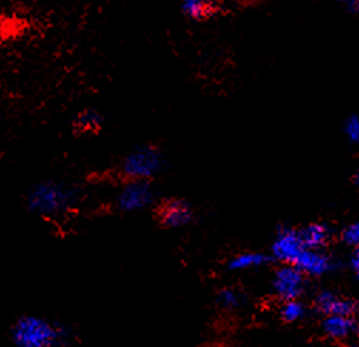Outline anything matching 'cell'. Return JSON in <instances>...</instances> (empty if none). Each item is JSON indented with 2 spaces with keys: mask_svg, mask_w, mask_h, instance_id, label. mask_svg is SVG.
I'll return each instance as SVG.
<instances>
[{
  "mask_svg": "<svg viewBox=\"0 0 359 347\" xmlns=\"http://www.w3.org/2000/svg\"><path fill=\"white\" fill-rule=\"evenodd\" d=\"M165 158L158 147L144 144L133 148L121 162V172L126 180L151 181L163 171Z\"/></svg>",
  "mask_w": 359,
  "mask_h": 347,
  "instance_id": "obj_3",
  "label": "cell"
},
{
  "mask_svg": "<svg viewBox=\"0 0 359 347\" xmlns=\"http://www.w3.org/2000/svg\"><path fill=\"white\" fill-rule=\"evenodd\" d=\"M77 199V191L56 181H43L30 188L26 197L29 209L41 216H55L69 211Z\"/></svg>",
  "mask_w": 359,
  "mask_h": 347,
  "instance_id": "obj_1",
  "label": "cell"
},
{
  "mask_svg": "<svg viewBox=\"0 0 359 347\" xmlns=\"http://www.w3.org/2000/svg\"><path fill=\"white\" fill-rule=\"evenodd\" d=\"M299 239L306 249L327 250L335 239L334 228L327 222H311L298 228Z\"/></svg>",
  "mask_w": 359,
  "mask_h": 347,
  "instance_id": "obj_10",
  "label": "cell"
},
{
  "mask_svg": "<svg viewBox=\"0 0 359 347\" xmlns=\"http://www.w3.org/2000/svg\"><path fill=\"white\" fill-rule=\"evenodd\" d=\"M313 308L325 316L356 318L358 302L352 297L342 296L331 289H323L313 296Z\"/></svg>",
  "mask_w": 359,
  "mask_h": 347,
  "instance_id": "obj_9",
  "label": "cell"
},
{
  "mask_svg": "<svg viewBox=\"0 0 359 347\" xmlns=\"http://www.w3.org/2000/svg\"><path fill=\"white\" fill-rule=\"evenodd\" d=\"M12 336L19 347H56L63 343L66 332L44 318L23 316L15 323Z\"/></svg>",
  "mask_w": 359,
  "mask_h": 347,
  "instance_id": "obj_2",
  "label": "cell"
},
{
  "mask_svg": "<svg viewBox=\"0 0 359 347\" xmlns=\"http://www.w3.org/2000/svg\"><path fill=\"white\" fill-rule=\"evenodd\" d=\"M323 332L335 341H346L358 333L356 318L348 316H325L321 322Z\"/></svg>",
  "mask_w": 359,
  "mask_h": 347,
  "instance_id": "obj_11",
  "label": "cell"
},
{
  "mask_svg": "<svg viewBox=\"0 0 359 347\" xmlns=\"http://www.w3.org/2000/svg\"><path fill=\"white\" fill-rule=\"evenodd\" d=\"M346 267L352 272V275L355 278H358V275H359V248L349 250V256L346 259Z\"/></svg>",
  "mask_w": 359,
  "mask_h": 347,
  "instance_id": "obj_19",
  "label": "cell"
},
{
  "mask_svg": "<svg viewBox=\"0 0 359 347\" xmlns=\"http://www.w3.org/2000/svg\"><path fill=\"white\" fill-rule=\"evenodd\" d=\"M273 262L271 257L265 252H257V250H248L234 255L227 260V269L231 272H244V271H252L257 268H262Z\"/></svg>",
  "mask_w": 359,
  "mask_h": 347,
  "instance_id": "obj_12",
  "label": "cell"
},
{
  "mask_svg": "<svg viewBox=\"0 0 359 347\" xmlns=\"http://www.w3.org/2000/svg\"><path fill=\"white\" fill-rule=\"evenodd\" d=\"M339 241L349 250L358 249L359 248V222L352 221V222L346 224L342 228V231L339 232Z\"/></svg>",
  "mask_w": 359,
  "mask_h": 347,
  "instance_id": "obj_17",
  "label": "cell"
},
{
  "mask_svg": "<svg viewBox=\"0 0 359 347\" xmlns=\"http://www.w3.org/2000/svg\"><path fill=\"white\" fill-rule=\"evenodd\" d=\"M244 302H245V295L237 288L227 286V288H221L217 292V303L219 305V308L226 311L240 309L244 305Z\"/></svg>",
  "mask_w": 359,
  "mask_h": 347,
  "instance_id": "obj_15",
  "label": "cell"
},
{
  "mask_svg": "<svg viewBox=\"0 0 359 347\" xmlns=\"http://www.w3.org/2000/svg\"><path fill=\"white\" fill-rule=\"evenodd\" d=\"M304 249V245L298 235V228L290 225H281L269 246V257L278 265H291L298 253Z\"/></svg>",
  "mask_w": 359,
  "mask_h": 347,
  "instance_id": "obj_7",
  "label": "cell"
},
{
  "mask_svg": "<svg viewBox=\"0 0 359 347\" xmlns=\"http://www.w3.org/2000/svg\"><path fill=\"white\" fill-rule=\"evenodd\" d=\"M156 195L153 181L127 180L116 195V206L126 213L139 212L153 205L156 202Z\"/></svg>",
  "mask_w": 359,
  "mask_h": 347,
  "instance_id": "obj_4",
  "label": "cell"
},
{
  "mask_svg": "<svg viewBox=\"0 0 359 347\" xmlns=\"http://www.w3.org/2000/svg\"><path fill=\"white\" fill-rule=\"evenodd\" d=\"M351 180H352V184H353L355 187H358V185H359V172H358V171H355V172H353V176H352V178H351Z\"/></svg>",
  "mask_w": 359,
  "mask_h": 347,
  "instance_id": "obj_21",
  "label": "cell"
},
{
  "mask_svg": "<svg viewBox=\"0 0 359 347\" xmlns=\"http://www.w3.org/2000/svg\"><path fill=\"white\" fill-rule=\"evenodd\" d=\"M156 216L160 225L175 229L190 225L196 218V213L191 204L186 199L168 198L158 205Z\"/></svg>",
  "mask_w": 359,
  "mask_h": 347,
  "instance_id": "obj_8",
  "label": "cell"
},
{
  "mask_svg": "<svg viewBox=\"0 0 359 347\" xmlns=\"http://www.w3.org/2000/svg\"><path fill=\"white\" fill-rule=\"evenodd\" d=\"M271 286L274 295L281 299V302L295 300L301 299L306 293L309 288V278L291 265H278L274 271Z\"/></svg>",
  "mask_w": 359,
  "mask_h": 347,
  "instance_id": "obj_6",
  "label": "cell"
},
{
  "mask_svg": "<svg viewBox=\"0 0 359 347\" xmlns=\"http://www.w3.org/2000/svg\"><path fill=\"white\" fill-rule=\"evenodd\" d=\"M291 267L301 271L306 278H323L342 268L341 260L328 250H312L304 248L294 259Z\"/></svg>",
  "mask_w": 359,
  "mask_h": 347,
  "instance_id": "obj_5",
  "label": "cell"
},
{
  "mask_svg": "<svg viewBox=\"0 0 359 347\" xmlns=\"http://www.w3.org/2000/svg\"><path fill=\"white\" fill-rule=\"evenodd\" d=\"M342 132L346 140L352 144L359 143V117L356 113H351L342 125Z\"/></svg>",
  "mask_w": 359,
  "mask_h": 347,
  "instance_id": "obj_18",
  "label": "cell"
},
{
  "mask_svg": "<svg viewBox=\"0 0 359 347\" xmlns=\"http://www.w3.org/2000/svg\"><path fill=\"white\" fill-rule=\"evenodd\" d=\"M103 124V117L96 108H86L76 114L73 128L77 134L96 133Z\"/></svg>",
  "mask_w": 359,
  "mask_h": 347,
  "instance_id": "obj_13",
  "label": "cell"
},
{
  "mask_svg": "<svg viewBox=\"0 0 359 347\" xmlns=\"http://www.w3.org/2000/svg\"><path fill=\"white\" fill-rule=\"evenodd\" d=\"M349 347H358V346H356V344H353V346H349Z\"/></svg>",
  "mask_w": 359,
  "mask_h": 347,
  "instance_id": "obj_22",
  "label": "cell"
},
{
  "mask_svg": "<svg viewBox=\"0 0 359 347\" xmlns=\"http://www.w3.org/2000/svg\"><path fill=\"white\" fill-rule=\"evenodd\" d=\"M221 10L218 3L212 2H200V0H186L182 3V12L194 20H204Z\"/></svg>",
  "mask_w": 359,
  "mask_h": 347,
  "instance_id": "obj_14",
  "label": "cell"
},
{
  "mask_svg": "<svg viewBox=\"0 0 359 347\" xmlns=\"http://www.w3.org/2000/svg\"><path fill=\"white\" fill-rule=\"evenodd\" d=\"M342 8L349 15H356L359 12V2L358 0H345L342 3Z\"/></svg>",
  "mask_w": 359,
  "mask_h": 347,
  "instance_id": "obj_20",
  "label": "cell"
},
{
  "mask_svg": "<svg viewBox=\"0 0 359 347\" xmlns=\"http://www.w3.org/2000/svg\"><path fill=\"white\" fill-rule=\"evenodd\" d=\"M308 306L301 299L284 300L280 306V316L287 323H295L306 316Z\"/></svg>",
  "mask_w": 359,
  "mask_h": 347,
  "instance_id": "obj_16",
  "label": "cell"
}]
</instances>
